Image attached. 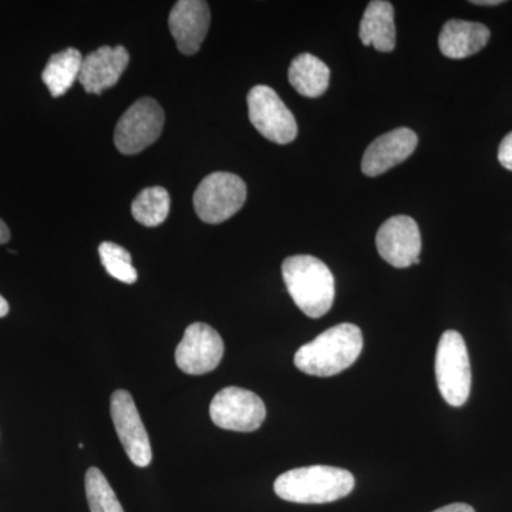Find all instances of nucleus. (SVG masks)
Instances as JSON below:
<instances>
[{"mask_svg":"<svg viewBox=\"0 0 512 512\" xmlns=\"http://www.w3.org/2000/svg\"><path fill=\"white\" fill-rule=\"evenodd\" d=\"M101 264L106 268L107 274L124 284H136L137 271L131 261L130 252L114 242H103L99 247Z\"/></svg>","mask_w":512,"mask_h":512,"instance_id":"obj_21","label":"nucleus"},{"mask_svg":"<svg viewBox=\"0 0 512 512\" xmlns=\"http://www.w3.org/2000/svg\"><path fill=\"white\" fill-rule=\"evenodd\" d=\"M437 386L450 406L461 407L471 392L470 357L463 336L457 330L441 335L436 353Z\"/></svg>","mask_w":512,"mask_h":512,"instance_id":"obj_4","label":"nucleus"},{"mask_svg":"<svg viewBox=\"0 0 512 512\" xmlns=\"http://www.w3.org/2000/svg\"><path fill=\"white\" fill-rule=\"evenodd\" d=\"M359 36L365 46H373L383 53L392 52L396 47V26H394L392 3L386 0L370 2L360 22Z\"/></svg>","mask_w":512,"mask_h":512,"instance_id":"obj_16","label":"nucleus"},{"mask_svg":"<svg viewBox=\"0 0 512 512\" xmlns=\"http://www.w3.org/2000/svg\"><path fill=\"white\" fill-rule=\"evenodd\" d=\"M82 53L73 47L50 57L42 73L43 82L53 97L69 92L82 72Z\"/></svg>","mask_w":512,"mask_h":512,"instance_id":"obj_18","label":"nucleus"},{"mask_svg":"<svg viewBox=\"0 0 512 512\" xmlns=\"http://www.w3.org/2000/svg\"><path fill=\"white\" fill-rule=\"evenodd\" d=\"M289 295L309 318H322L335 301V278L325 262L312 255L289 256L282 264Z\"/></svg>","mask_w":512,"mask_h":512,"instance_id":"obj_2","label":"nucleus"},{"mask_svg":"<svg viewBox=\"0 0 512 512\" xmlns=\"http://www.w3.org/2000/svg\"><path fill=\"white\" fill-rule=\"evenodd\" d=\"M274 488L276 495L289 503L326 504L352 493L355 477L345 468H293L276 478Z\"/></svg>","mask_w":512,"mask_h":512,"instance_id":"obj_3","label":"nucleus"},{"mask_svg":"<svg viewBox=\"0 0 512 512\" xmlns=\"http://www.w3.org/2000/svg\"><path fill=\"white\" fill-rule=\"evenodd\" d=\"M110 412L121 446L131 463L137 467L150 466L153 458L150 439L131 394L126 390L111 394Z\"/></svg>","mask_w":512,"mask_h":512,"instance_id":"obj_10","label":"nucleus"},{"mask_svg":"<svg viewBox=\"0 0 512 512\" xmlns=\"http://www.w3.org/2000/svg\"><path fill=\"white\" fill-rule=\"evenodd\" d=\"M247 201V184L231 173L205 177L194 194V208L201 221L221 224L234 217Z\"/></svg>","mask_w":512,"mask_h":512,"instance_id":"obj_5","label":"nucleus"},{"mask_svg":"<svg viewBox=\"0 0 512 512\" xmlns=\"http://www.w3.org/2000/svg\"><path fill=\"white\" fill-rule=\"evenodd\" d=\"M362 349V330L352 323H340L303 345L293 362L306 375L330 377L352 366Z\"/></svg>","mask_w":512,"mask_h":512,"instance_id":"obj_1","label":"nucleus"},{"mask_svg":"<svg viewBox=\"0 0 512 512\" xmlns=\"http://www.w3.org/2000/svg\"><path fill=\"white\" fill-rule=\"evenodd\" d=\"M471 3H474V5H480V6H497V5H501V3H503V0H476V2H471Z\"/></svg>","mask_w":512,"mask_h":512,"instance_id":"obj_26","label":"nucleus"},{"mask_svg":"<svg viewBox=\"0 0 512 512\" xmlns=\"http://www.w3.org/2000/svg\"><path fill=\"white\" fill-rule=\"evenodd\" d=\"M380 256L394 268L419 264L421 234L419 225L407 215H396L383 222L376 235Z\"/></svg>","mask_w":512,"mask_h":512,"instance_id":"obj_11","label":"nucleus"},{"mask_svg":"<svg viewBox=\"0 0 512 512\" xmlns=\"http://www.w3.org/2000/svg\"><path fill=\"white\" fill-rule=\"evenodd\" d=\"M289 83L301 96L315 99L328 90L330 70L319 57L302 53L292 60L288 72Z\"/></svg>","mask_w":512,"mask_h":512,"instance_id":"obj_17","label":"nucleus"},{"mask_svg":"<svg viewBox=\"0 0 512 512\" xmlns=\"http://www.w3.org/2000/svg\"><path fill=\"white\" fill-rule=\"evenodd\" d=\"M10 239V231L8 225L5 224L2 220H0V245L8 244Z\"/></svg>","mask_w":512,"mask_h":512,"instance_id":"obj_24","label":"nucleus"},{"mask_svg":"<svg viewBox=\"0 0 512 512\" xmlns=\"http://www.w3.org/2000/svg\"><path fill=\"white\" fill-rule=\"evenodd\" d=\"M9 313V303L0 295V318H5Z\"/></svg>","mask_w":512,"mask_h":512,"instance_id":"obj_25","label":"nucleus"},{"mask_svg":"<svg viewBox=\"0 0 512 512\" xmlns=\"http://www.w3.org/2000/svg\"><path fill=\"white\" fill-rule=\"evenodd\" d=\"M224 342L220 333L207 323H192L175 350V363L181 372L200 376L210 373L224 357Z\"/></svg>","mask_w":512,"mask_h":512,"instance_id":"obj_9","label":"nucleus"},{"mask_svg":"<svg viewBox=\"0 0 512 512\" xmlns=\"http://www.w3.org/2000/svg\"><path fill=\"white\" fill-rule=\"evenodd\" d=\"M130 55L123 46H103L84 57L79 82L89 94H101L119 82Z\"/></svg>","mask_w":512,"mask_h":512,"instance_id":"obj_14","label":"nucleus"},{"mask_svg":"<svg viewBox=\"0 0 512 512\" xmlns=\"http://www.w3.org/2000/svg\"><path fill=\"white\" fill-rule=\"evenodd\" d=\"M498 161L504 168L512 171V131L501 141L500 148H498Z\"/></svg>","mask_w":512,"mask_h":512,"instance_id":"obj_22","label":"nucleus"},{"mask_svg":"<svg viewBox=\"0 0 512 512\" xmlns=\"http://www.w3.org/2000/svg\"><path fill=\"white\" fill-rule=\"evenodd\" d=\"M210 416L221 429L251 433L264 424L266 409L258 394L231 386L215 394Z\"/></svg>","mask_w":512,"mask_h":512,"instance_id":"obj_8","label":"nucleus"},{"mask_svg":"<svg viewBox=\"0 0 512 512\" xmlns=\"http://www.w3.org/2000/svg\"><path fill=\"white\" fill-rule=\"evenodd\" d=\"M211 12L207 2L180 0L175 3L168 18L171 35L183 55L192 56L200 50L208 29Z\"/></svg>","mask_w":512,"mask_h":512,"instance_id":"obj_12","label":"nucleus"},{"mask_svg":"<svg viewBox=\"0 0 512 512\" xmlns=\"http://www.w3.org/2000/svg\"><path fill=\"white\" fill-rule=\"evenodd\" d=\"M164 120V111L156 100L150 97L137 100L117 123L114 133L117 150L126 156L146 150L163 133Z\"/></svg>","mask_w":512,"mask_h":512,"instance_id":"obj_6","label":"nucleus"},{"mask_svg":"<svg viewBox=\"0 0 512 512\" xmlns=\"http://www.w3.org/2000/svg\"><path fill=\"white\" fill-rule=\"evenodd\" d=\"M170 194L163 187L146 188L131 204V214L137 222L146 227H158L170 214Z\"/></svg>","mask_w":512,"mask_h":512,"instance_id":"obj_19","label":"nucleus"},{"mask_svg":"<svg viewBox=\"0 0 512 512\" xmlns=\"http://www.w3.org/2000/svg\"><path fill=\"white\" fill-rule=\"evenodd\" d=\"M419 144L410 128H396L376 138L363 154L362 171L367 177H377L407 160Z\"/></svg>","mask_w":512,"mask_h":512,"instance_id":"obj_13","label":"nucleus"},{"mask_svg":"<svg viewBox=\"0 0 512 512\" xmlns=\"http://www.w3.org/2000/svg\"><path fill=\"white\" fill-rule=\"evenodd\" d=\"M490 36V29L483 23L453 19L441 29L439 46L448 59H466L484 49Z\"/></svg>","mask_w":512,"mask_h":512,"instance_id":"obj_15","label":"nucleus"},{"mask_svg":"<svg viewBox=\"0 0 512 512\" xmlns=\"http://www.w3.org/2000/svg\"><path fill=\"white\" fill-rule=\"evenodd\" d=\"M433 512H476V511H474V508L471 507V505L463 504V503H456V504L446 505V507H441V508H439V510H436Z\"/></svg>","mask_w":512,"mask_h":512,"instance_id":"obj_23","label":"nucleus"},{"mask_svg":"<svg viewBox=\"0 0 512 512\" xmlns=\"http://www.w3.org/2000/svg\"><path fill=\"white\" fill-rule=\"evenodd\" d=\"M86 495L92 512H124L116 493L99 468L92 467L87 470Z\"/></svg>","mask_w":512,"mask_h":512,"instance_id":"obj_20","label":"nucleus"},{"mask_svg":"<svg viewBox=\"0 0 512 512\" xmlns=\"http://www.w3.org/2000/svg\"><path fill=\"white\" fill-rule=\"evenodd\" d=\"M248 114L252 126L272 143L289 144L298 137L295 116L271 87L259 84L249 92Z\"/></svg>","mask_w":512,"mask_h":512,"instance_id":"obj_7","label":"nucleus"}]
</instances>
